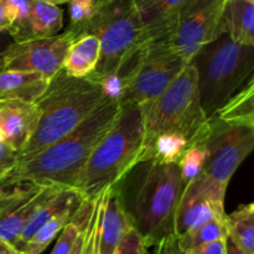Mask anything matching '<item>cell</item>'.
<instances>
[{"instance_id":"cell-26","label":"cell","mask_w":254,"mask_h":254,"mask_svg":"<svg viewBox=\"0 0 254 254\" xmlns=\"http://www.w3.org/2000/svg\"><path fill=\"white\" fill-rule=\"evenodd\" d=\"M225 238H227L225 217L213 218L198 227L197 230L186 233L180 238H176V243H178L180 253H186L201 246L208 245L218 240H225Z\"/></svg>"},{"instance_id":"cell-19","label":"cell","mask_w":254,"mask_h":254,"mask_svg":"<svg viewBox=\"0 0 254 254\" xmlns=\"http://www.w3.org/2000/svg\"><path fill=\"white\" fill-rule=\"evenodd\" d=\"M49 83V77L37 72L0 71V103L15 99L36 102Z\"/></svg>"},{"instance_id":"cell-45","label":"cell","mask_w":254,"mask_h":254,"mask_svg":"<svg viewBox=\"0 0 254 254\" xmlns=\"http://www.w3.org/2000/svg\"><path fill=\"white\" fill-rule=\"evenodd\" d=\"M245 1L250 2V4H254V0H245Z\"/></svg>"},{"instance_id":"cell-28","label":"cell","mask_w":254,"mask_h":254,"mask_svg":"<svg viewBox=\"0 0 254 254\" xmlns=\"http://www.w3.org/2000/svg\"><path fill=\"white\" fill-rule=\"evenodd\" d=\"M206 156H207L206 149L200 141H190L189 143L185 153L183 154L178 163L185 186L192 180H195L202 173Z\"/></svg>"},{"instance_id":"cell-34","label":"cell","mask_w":254,"mask_h":254,"mask_svg":"<svg viewBox=\"0 0 254 254\" xmlns=\"http://www.w3.org/2000/svg\"><path fill=\"white\" fill-rule=\"evenodd\" d=\"M181 254H226V238L225 240L215 241L212 243L195 248V250L190 251V252Z\"/></svg>"},{"instance_id":"cell-41","label":"cell","mask_w":254,"mask_h":254,"mask_svg":"<svg viewBox=\"0 0 254 254\" xmlns=\"http://www.w3.org/2000/svg\"><path fill=\"white\" fill-rule=\"evenodd\" d=\"M15 188H16V186H15ZM15 188L7 189V188H5V186L0 185V201H4V200H6V198H9L10 196L14 193Z\"/></svg>"},{"instance_id":"cell-23","label":"cell","mask_w":254,"mask_h":254,"mask_svg":"<svg viewBox=\"0 0 254 254\" xmlns=\"http://www.w3.org/2000/svg\"><path fill=\"white\" fill-rule=\"evenodd\" d=\"M227 237L247 253L254 254V205H241L225 216Z\"/></svg>"},{"instance_id":"cell-9","label":"cell","mask_w":254,"mask_h":254,"mask_svg":"<svg viewBox=\"0 0 254 254\" xmlns=\"http://www.w3.org/2000/svg\"><path fill=\"white\" fill-rule=\"evenodd\" d=\"M188 64L164 41H146L133 78L118 103L146 108L173 83Z\"/></svg>"},{"instance_id":"cell-11","label":"cell","mask_w":254,"mask_h":254,"mask_svg":"<svg viewBox=\"0 0 254 254\" xmlns=\"http://www.w3.org/2000/svg\"><path fill=\"white\" fill-rule=\"evenodd\" d=\"M76 37L67 29L46 39L14 41L0 57V71L37 72L51 79L62 69L67 50Z\"/></svg>"},{"instance_id":"cell-22","label":"cell","mask_w":254,"mask_h":254,"mask_svg":"<svg viewBox=\"0 0 254 254\" xmlns=\"http://www.w3.org/2000/svg\"><path fill=\"white\" fill-rule=\"evenodd\" d=\"M211 117L227 126L254 128V77Z\"/></svg>"},{"instance_id":"cell-1","label":"cell","mask_w":254,"mask_h":254,"mask_svg":"<svg viewBox=\"0 0 254 254\" xmlns=\"http://www.w3.org/2000/svg\"><path fill=\"white\" fill-rule=\"evenodd\" d=\"M121 108L117 101H104L71 133L31 158L19 161L2 185L7 189L19 185L73 189L92 151L116 123Z\"/></svg>"},{"instance_id":"cell-18","label":"cell","mask_w":254,"mask_h":254,"mask_svg":"<svg viewBox=\"0 0 254 254\" xmlns=\"http://www.w3.org/2000/svg\"><path fill=\"white\" fill-rule=\"evenodd\" d=\"M83 202L81 196L73 189H59L51 196L46 198L39 207L35 210L31 217L29 218L20 233L17 242L15 243V248L21 253L22 248L32 238V236L46 225L52 217L72 206L79 205Z\"/></svg>"},{"instance_id":"cell-17","label":"cell","mask_w":254,"mask_h":254,"mask_svg":"<svg viewBox=\"0 0 254 254\" xmlns=\"http://www.w3.org/2000/svg\"><path fill=\"white\" fill-rule=\"evenodd\" d=\"M189 0H146L138 6V15L146 41H168L179 15Z\"/></svg>"},{"instance_id":"cell-3","label":"cell","mask_w":254,"mask_h":254,"mask_svg":"<svg viewBox=\"0 0 254 254\" xmlns=\"http://www.w3.org/2000/svg\"><path fill=\"white\" fill-rule=\"evenodd\" d=\"M121 107L116 123L92 151L73 186L83 201H96L131 170L143 155L144 109L136 104Z\"/></svg>"},{"instance_id":"cell-2","label":"cell","mask_w":254,"mask_h":254,"mask_svg":"<svg viewBox=\"0 0 254 254\" xmlns=\"http://www.w3.org/2000/svg\"><path fill=\"white\" fill-rule=\"evenodd\" d=\"M131 227L149 248L174 236V218L185 189L179 164L136 163L116 185Z\"/></svg>"},{"instance_id":"cell-7","label":"cell","mask_w":254,"mask_h":254,"mask_svg":"<svg viewBox=\"0 0 254 254\" xmlns=\"http://www.w3.org/2000/svg\"><path fill=\"white\" fill-rule=\"evenodd\" d=\"M144 109V149L156 135L175 131L190 141L206 122L198 94L197 72L189 62L173 83Z\"/></svg>"},{"instance_id":"cell-31","label":"cell","mask_w":254,"mask_h":254,"mask_svg":"<svg viewBox=\"0 0 254 254\" xmlns=\"http://www.w3.org/2000/svg\"><path fill=\"white\" fill-rule=\"evenodd\" d=\"M98 205L99 197L96 200L93 211L89 217L88 225L86 227L84 235V245L82 254H96V237H97V222H98Z\"/></svg>"},{"instance_id":"cell-46","label":"cell","mask_w":254,"mask_h":254,"mask_svg":"<svg viewBox=\"0 0 254 254\" xmlns=\"http://www.w3.org/2000/svg\"><path fill=\"white\" fill-rule=\"evenodd\" d=\"M179 252H180V251H179ZM179 254H181V253H179Z\"/></svg>"},{"instance_id":"cell-20","label":"cell","mask_w":254,"mask_h":254,"mask_svg":"<svg viewBox=\"0 0 254 254\" xmlns=\"http://www.w3.org/2000/svg\"><path fill=\"white\" fill-rule=\"evenodd\" d=\"M101 55L98 37L83 34L76 37L67 50L62 71L74 78H86L96 69Z\"/></svg>"},{"instance_id":"cell-5","label":"cell","mask_w":254,"mask_h":254,"mask_svg":"<svg viewBox=\"0 0 254 254\" xmlns=\"http://www.w3.org/2000/svg\"><path fill=\"white\" fill-rule=\"evenodd\" d=\"M191 62L197 72L201 107L210 118L253 78L254 47L222 34L205 45Z\"/></svg>"},{"instance_id":"cell-32","label":"cell","mask_w":254,"mask_h":254,"mask_svg":"<svg viewBox=\"0 0 254 254\" xmlns=\"http://www.w3.org/2000/svg\"><path fill=\"white\" fill-rule=\"evenodd\" d=\"M19 163V154L0 140V185H2L12 169ZM4 186V185H2Z\"/></svg>"},{"instance_id":"cell-24","label":"cell","mask_w":254,"mask_h":254,"mask_svg":"<svg viewBox=\"0 0 254 254\" xmlns=\"http://www.w3.org/2000/svg\"><path fill=\"white\" fill-rule=\"evenodd\" d=\"M188 145L189 141L184 135L175 131H165L156 135L144 149L140 160L154 159L159 163L178 164Z\"/></svg>"},{"instance_id":"cell-43","label":"cell","mask_w":254,"mask_h":254,"mask_svg":"<svg viewBox=\"0 0 254 254\" xmlns=\"http://www.w3.org/2000/svg\"><path fill=\"white\" fill-rule=\"evenodd\" d=\"M145 1H146V0H134V2H135L136 6H139V5H141L143 2H145Z\"/></svg>"},{"instance_id":"cell-4","label":"cell","mask_w":254,"mask_h":254,"mask_svg":"<svg viewBox=\"0 0 254 254\" xmlns=\"http://www.w3.org/2000/svg\"><path fill=\"white\" fill-rule=\"evenodd\" d=\"M107 98L98 82L74 78L60 71L50 79L46 91L36 101L41 119L31 140L20 153L26 160L66 136L86 121Z\"/></svg>"},{"instance_id":"cell-38","label":"cell","mask_w":254,"mask_h":254,"mask_svg":"<svg viewBox=\"0 0 254 254\" xmlns=\"http://www.w3.org/2000/svg\"><path fill=\"white\" fill-rule=\"evenodd\" d=\"M226 254H250L246 251H243L242 248L238 247L232 240L230 238H226Z\"/></svg>"},{"instance_id":"cell-30","label":"cell","mask_w":254,"mask_h":254,"mask_svg":"<svg viewBox=\"0 0 254 254\" xmlns=\"http://www.w3.org/2000/svg\"><path fill=\"white\" fill-rule=\"evenodd\" d=\"M148 252L149 247L145 245L143 238L134 228H130L113 254H148Z\"/></svg>"},{"instance_id":"cell-16","label":"cell","mask_w":254,"mask_h":254,"mask_svg":"<svg viewBox=\"0 0 254 254\" xmlns=\"http://www.w3.org/2000/svg\"><path fill=\"white\" fill-rule=\"evenodd\" d=\"M64 27V10L57 5L32 0L26 19L12 25L9 34L15 42L46 39L59 34Z\"/></svg>"},{"instance_id":"cell-29","label":"cell","mask_w":254,"mask_h":254,"mask_svg":"<svg viewBox=\"0 0 254 254\" xmlns=\"http://www.w3.org/2000/svg\"><path fill=\"white\" fill-rule=\"evenodd\" d=\"M68 4V30L76 32L93 16L96 11V2L94 0H69Z\"/></svg>"},{"instance_id":"cell-33","label":"cell","mask_w":254,"mask_h":254,"mask_svg":"<svg viewBox=\"0 0 254 254\" xmlns=\"http://www.w3.org/2000/svg\"><path fill=\"white\" fill-rule=\"evenodd\" d=\"M12 25H16L26 19L30 12L32 0H2Z\"/></svg>"},{"instance_id":"cell-42","label":"cell","mask_w":254,"mask_h":254,"mask_svg":"<svg viewBox=\"0 0 254 254\" xmlns=\"http://www.w3.org/2000/svg\"><path fill=\"white\" fill-rule=\"evenodd\" d=\"M36 1H42V2H47V4H52V5H61V4H66L68 2L69 0H36Z\"/></svg>"},{"instance_id":"cell-15","label":"cell","mask_w":254,"mask_h":254,"mask_svg":"<svg viewBox=\"0 0 254 254\" xmlns=\"http://www.w3.org/2000/svg\"><path fill=\"white\" fill-rule=\"evenodd\" d=\"M130 228L119 192L112 186L99 196L96 254H113Z\"/></svg>"},{"instance_id":"cell-21","label":"cell","mask_w":254,"mask_h":254,"mask_svg":"<svg viewBox=\"0 0 254 254\" xmlns=\"http://www.w3.org/2000/svg\"><path fill=\"white\" fill-rule=\"evenodd\" d=\"M221 31L238 44L254 47V4L245 0H227Z\"/></svg>"},{"instance_id":"cell-40","label":"cell","mask_w":254,"mask_h":254,"mask_svg":"<svg viewBox=\"0 0 254 254\" xmlns=\"http://www.w3.org/2000/svg\"><path fill=\"white\" fill-rule=\"evenodd\" d=\"M0 254H21L14 246L0 240Z\"/></svg>"},{"instance_id":"cell-25","label":"cell","mask_w":254,"mask_h":254,"mask_svg":"<svg viewBox=\"0 0 254 254\" xmlns=\"http://www.w3.org/2000/svg\"><path fill=\"white\" fill-rule=\"evenodd\" d=\"M83 203V202H82ZM82 203L72 207L67 208V210L62 211V212L57 213L55 217H52L49 222L45 226H42L34 236L31 240L25 245L22 248L21 254H41L51 245L52 241L61 233V231L68 225L72 221L73 216L81 207Z\"/></svg>"},{"instance_id":"cell-8","label":"cell","mask_w":254,"mask_h":254,"mask_svg":"<svg viewBox=\"0 0 254 254\" xmlns=\"http://www.w3.org/2000/svg\"><path fill=\"white\" fill-rule=\"evenodd\" d=\"M190 141H200L207 153L201 174L227 189L233 174L252 153L254 128L227 126L210 117Z\"/></svg>"},{"instance_id":"cell-36","label":"cell","mask_w":254,"mask_h":254,"mask_svg":"<svg viewBox=\"0 0 254 254\" xmlns=\"http://www.w3.org/2000/svg\"><path fill=\"white\" fill-rule=\"evenodd\" d=\"M11 26H12V21L11 19H10L9 14H7L4 1L0 0V32L9 31Z\"/></svg>"},{"instance_id":"cell-37","label":"cell","mask_w":254,"mask_h":254,"mask_svg":"<svg viewBox=\"0 0 254 254\" xmlns=\"http://www.w3.org/2000/svg\"><path fill=\"white\" fill-rule=\"evenodd\" d=\"M12 42H14V39H12L11 35L9 34V31L0 32V57L2 56L5 50H6Z\"/></svg>"},{"instance_id":"cell-27","label":"cell","mask_w":254,"mask_h":254,"mask_svg":"<svg viewBox=\"0 0 254 254\" xmlns=\"http://www.w3.org/2000/svg\"><path fill=\"white\" fill-rule=\"evenodd\" d=\"M94 203H96V201H93V202L83 201V203L78 208L76 215L73 216L71 222L59 235V240H57L56 246H55L51 254H71L77 238L88 223Z\"/></svg>"},{"instance_id":"cell-6","label":"cell","mask_w":254,"mask_h":254,"mask_svg":"<svg viewBox=\"0 0 254 254\" xmlns=\"http://www.w3.org/2000/svg\"><path fill=\"white\" fill-rule=\"evenodd\" d=\"M74 34L76 36L91 34L98 37L99 61L88 76L96 82L113 72L129 55L146 42L134 0H107L97 5L93 16Z\"/></svg>"},{"instance_id":"cell-39","label":"cell","mask_w":254,"mask_h":254,"mask_svg":"<svg viewBox=\"0 0 254 254\" xmlns=\"http://www.w3.org/2000/svg\"><path fill=\"white\" fill-rule=\"evenodd\" d=\"M87 225H88V223H87ZM86 227H84V230L82 231L81 235H79L78 238H77L76 243H74L73 248H72L71 254H82V251H83V245H84V235H86Z\"/></svg>"},{"instance_id":"cell-10","label":"cell","mask_w":254,"mask_h":254,"mask_svg":"<svg viewBox=\"0 0 254 254\" xmlns=\"http://www.w3.org/2000/svg\"><path fill=\"white\" fill-rule=\"evenodd\" d=\"M227 0H189L179 15L176 27L168 41L171 51L190 62L221 31L223 10Z\"/></svg>"},{"instance_id":"cell-12","label":"cell","mask_w":254,"mask_h":254,"mask_svg":"<svg viewBox=\"0 0 254 254\" xmlns=\"http://www.w3.org/2000/svg\"><path fill=\"white\" fill-rule=\"evenodd\" d=\"M227 189L217 185L200 174L185 186L174 218V236H181L197 230L213 218H223L225 196Z\"/></svg>"},{"instance_id":"cell-44","label":"cell","mask_w":254,"mask_h":254,"mask_svg":"<svg viewBox=\"0 0 254 254\" xmlns=\"http://www.w3.org/2000/svg\"><path fill=\"white\" fill-rule=\"evenodd\" d=\"M104 1H107V0H94V2H96V6H97V5H101V4H103Z\"/></svg>"},{"instance_id":"cell-13","label":"cell","mask_w":254,"mask_h":254,"mask_svg":"<svg viewBox=\"0 0 254 254\" xmlns=\"http://www.w3.org/2000/svg\"><path fill=\"white\" fill-rule=\"evenodd\" d=\"M59 188L19 185L9 198L0 201V240L15 247L25 223Z\"/></svg>"},{"instance_id":"cell-35","label":"cell","mask_w":254,"mask_h":254,"mask_svg":"<svg viewBox=\"0 0 254 254\" xmlns=\"http://www.w3.org/2000/svg\"><path fill=\"white\" fill-rule=\"evenodd\" d=\"M154 251L151 254H179V248L178 243H176L175 236L173 237L165 238V240L161 241L160 243H158L156 246H154ZM149 254V252H148Z\"/></svg>"},{"instance_id":"cell-14","label":"cell","mask_w":254,"mask_h":254,"mask_svg":"<svg viewBox=\"0 0 254 254\" xmlns=\"http://www.w3.org/2000/svg\"><path fill=\"white\" fill-rule=\"evenodd\" d=\"M41 119L36 102L6 101L0 103V140L11 150L21 153L31 140Z\"/></svg>"}]
</instances>
